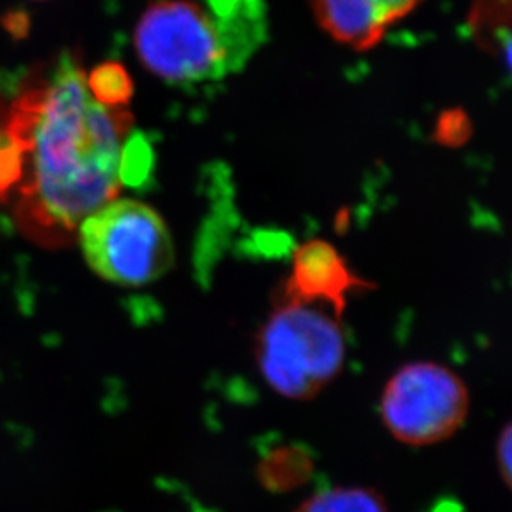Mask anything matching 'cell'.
I'll list each match as a JSON object with an SVG mask.
<instances>
[{
	"instance_id": "7",
	"label": "cell",
	"mask_w": 512,
	"mask_h": 512,
	"mask_svg": "<svg viewBox=\"0 0 512 512\" xmlns=\"http://www.w3.org/2000/svg\"><path fill=\"white\" fill-rule=\"evenodd\" d=\"M421 0H312L315 17L327 34L350 49L370 50L387 30Z\"/></svg>"
},
{
	"instance_id": "1",
	"label": "cell",
	"mask_w": 512,
	"mask_h": 512,
	"mask_svg": "<svg viewBox=\"0 0 512 512\" xmlns=\"http://www.w3.org/2000/svg\"><path fill=\"white\" fill-rule=\"evenodd\" d=\"M7 118L20 166L17 224L42 246H68L83 219L120 194L133 116L95 102L77 57L63 54L29 77Z\"/></svg>"
},
{
	"instance_id": "10",
	"label": "cell",
	"mask_w": 512,
	"mask_h": 512,
	"mask_svg": "<svg viewBox=\"0 0 512 512\" xmlns=\"http://www.w3.org/2000/svg\"><path fill=\"white\" fill-rule=\"evenodd\" d=\"M294 512H390V508L377 489L339 486L312 494Z\"/></svg>"
},
{
	"instance_id": "13",
	"label": "cell",
	"mask_w": 512,
	"mask_h": 512,
	"mask_svg": "<svg viewBox=\"0 0 512 512\" xmlns=\"http://www.w3.org/2000/svg\"><path fill=\"white\" fill-rule=\"evenodd\" d=\"M512 431L511 425L504 426L498 438L496 446V463H498L499 474L508 488H511V463H512Z\"/></svg>"
},
{
	"instance_id": "5",
	"label": "cell",
	"mask_w": 512,
	"mask_h": 512,
	"mask_svg": "<svg viewBox=\"0 0 512 512\" xmlns=\"http://www.w3.org/2000/svg\"><path fill=\"white\" fill-rule=\"evenodd\" d=\"M471 397L463 378L438 362L406 363L383 388L380 416L388 433L408 446L450 440L469 415Z\"/></svg>"
},
{
	"instance_id": "2",
	"label": "cell",
	"mask_w": 512,
	"mask_h": 512,
	"mask_svg": "<svg viewBox=\"0 0 512 512\" xmlns=\"http://www.w3.org/2000/svg\"><path fill=\"white\" fill-rule=\"evenodd\" d=\"M262 15L261 0H156L136 25V55L165 82L223 78L261 44Z\"/></svg>"
},
{
	"instance_id": "4",
	"label": "cell",
	"mask_w": 512,
	"mask_h": 512,
	"mask_svg": "<svg viewBox=\"0 0 512 512\" xmlns=\"http://www.w3.org/2000/svg\"><path fill=\"white\" fill-rule=\"evenodd\" d=\"M78 242L95 274L123 287H141L165 276L174 244L165 219L135 199H113L78 226Z\"/></svg>"
},
{
	"instance_id": "12",
	"label": "cell",
	"mask_w": 512,
	"mask_h": 512,
	"mask_svg": "<svg viewBox=\"0 0 512 512\" xmlns=\"http://www.w3.org/2000/svg\"><path fill=\"white\" fill-rule=\"evenodd\" d=\"M150 146L143 143L141 136L130 135L121 155V184H138L143 181L151 166Z\"/></svg>"
},
{
	"instance_id": "11",
	"label": "cell",
	"mask_w": 512,
	"mask_h": 512,
	"mask_svg": "<svg viewBox=\"0 0 512 512\" xmlns=\"http://www.w3.org/2000/svg\"><path fill=\"white\" fill-rule=\"evenodd\" d=\"M87 87L93 100L107 108H125L135 92L130 73L116 62L93 68L87 75Z\"/></svg>"
},
{
	"instance_id": "6",
	"label": "cell",
	"mask_w": 512,
	"mask_h": 512,
	"mask_svg": "<svg viewBox=\"0 0 512 512\" xmlns=\"http://www.w3.org/2000/svg\"><path fill=\"white\" fill-rule=\"evenodd\" d=\"M375 285L353 272L337 249L322 239L305 242L294 252L289 276L277 290L274 305L329 307L340 319L348 297Z\"/></svg>"
},
{
	"instance_id": "9",
	"label": "cell",
	"mask_w": 512,
	"mask_h": 512,
	"mask_svg": "<svg viewBox=\"0 0 512 512\" xmlns=\"http://www.w3.org/2000/svg\"><path fill=\"white\" fill-rule=\"evenodd\" d=\"M511 0H473L469 27L488 54L509 68L511 50Z\"/></svg>"
},
{
	"instance_id": "3",
	"label": "cell",
	"mask_w": 512,
	"mask_h": 512,
	"mask_svg": "<svg viewBox=\"0 0 512 512\" xmlns=\"http://www.w3.org/2000/svg\"><path fill=\"white\" fill-rule=\"evenodd\" d=\"M254 357L264 382L287 400H312L342 373L347 340L340 319L319 305H274L257 332Z\"/></svg>"
},
{
	"instance_id": "8",
	"label": "cell",
	"mask_w": 512,
	"mask_h": 512,
	"mask_svg": "<svg viewBox=\"0 0 512 512\" xmlns=\"http://www.w3.org/2000/svg\"><path fill=\"white\" fill-rule=\"evenodd\" d=\"M315 473L314 455L299 445L274 448L257 464L262 488L274 494L292 493L309 483Z\"/></svg>"
}]
</instances>
